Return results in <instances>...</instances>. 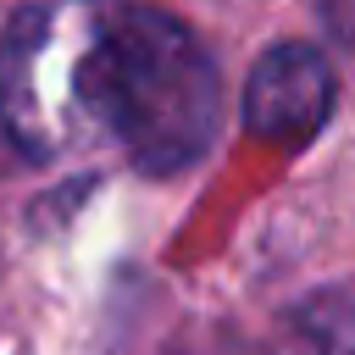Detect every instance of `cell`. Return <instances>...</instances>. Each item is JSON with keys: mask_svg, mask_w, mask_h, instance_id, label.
Instances as JSON below:
<instances>
[{"mask_svg": "<svg viewBox=\"0 0 355 355\" xmlns=\"http://www.w3.org/2000/svg\"><path fill=\"white\" fill-rule=\"evenodd\" d=\"M222 122V78L200 33L139 0H44L0 39V133L44 161L111 139L139 172L194 166Z\"/></svg>", "mask_w": 355, "mask_h": 355, "instance_id": "6da1fadb", "label": "cell"}, {"mask_svg": "<svg viewBox=\"0 0 355 355\" xmlns=\"http://www.w3.org/2000/svg\"><path fill=\"white\" fill-rule=\"evenodd\" d=\"M333 116V67L311 44H272L244 78V128L272 144H305Z\"/></svg>", "mask_w": 355, "mask_h": 355, "instance_id": "7a4b0ae2", "label": "cell"}, {"mask_svg": "<svg viewBox=\"0 0 355 355\" xmlns=\"http://www.w3.org/2000/svg\"><path fill=\"white\" fill-rule=\"evenodd\" d=\"M305 333H311L305 355H355V349H349V344H344V338H338V333H333L322 316H311V322H305Z\"/></svg>", "mask_w": 355, "mask_h": 355, "instance_id": "3957f363", "label": "cell"}, {"mask_svg": "<svg viewBox=\"0 0 355 355\" xmlns=\"http://www.w3.org/2000/svg\"><path fill=\"white\" fill-rule=\"evenodd\" d=\"M316 316H322V322H327V327L355 349V305H349V311H316Z\"/></svg>", "mask_w": 355, "mask_h": 355, "instance_id": "277c9868", "label": "cell"}]
</instances>
